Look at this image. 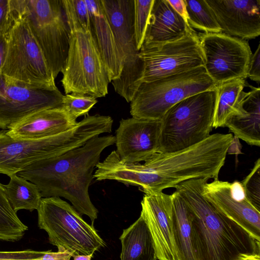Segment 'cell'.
Listing matches in <instances>:
<instances>
[{
	"label": "cell",
	"instance_id": "9c48e42d",
	"mask_svg": "<svg viewBox=\"0 0 260 260\" xmlns=\"http://www.w3.org/2000/svg\"><path fill=\"white\" fill-rule=\"evenodd\" d=\"M38 223L50 244L74 254H93L105 242L69 203L59 197L42 198L37 209Z\"/></svg>",
	"mask_w": 260,
	"mask_h": 260
},
{
	"label": "cell",
	"instance_id": "277c9868",
	"mask_svg": "<svg viewBox=\"0 0 260 260\" xmlns=\"http://www.w3.org/2000/svg\"><path fill=\"white\" fill-rule=\"evenodd\" d=\"M108 116H85L73 128L39 140L15 139L0 132V174H17L40 160L56 157L84 145L90 139L112 131Z\"/></svg>",
	"mask_w": 260,
	"mask_h": 260
},
{
	"label": "cell",
	"instance_id": "2e32d148",
	"mask_svg": "<svg viewBox=\"0 0 260 260\" xmlns=\"http://www.w3.org/2000/svg\"><path fill=\"white\" fill-rule=\"evenodd\" d=\"M160 120L122 119L116 131V152L126 163L145 161L158 153Z\"/></svg>",
	"mask_w": 260,
	"mask_h": 260
},
{
	"label": "cell",
	"instance_id": "484cf974",
	"mask_svg": "<svg viewBox=\"0 0 260 260\" xmlns=\"http://www.w3.org/2000/svg\"><path fill=\"white\" fill-rule=\"evenodd\" d=\"M10 178L9 182L5 186L8 200L14 211L17 213L22 209L37 210L42 197L37 186L17 174Z\"/></svg>",
	"mask_w": 260,
	"mask_h": 260
},
{
	"label": "cell",
	"instance_id": "4316f807",
	"mask_svg": "<svg viewBox=\"0 0 260 260\" xmlns=\"http://www.w3.org/2000/svg\"><path fill=\"white\" fill-rule=\"evenodd\" d=\"M28 230L12 208L5 186L0 182V240L15 242L20 240Z\"/></svg>",
	"mask_w": 260,
	"mask_h": 260
},
{
	"label": "cell",
	"instance_id": "52a82bcc",
	"mask_svg": "<svg viewBox=\"0 0 260 260\" xmlns=\"http://www.w3.org/2000/svg\"><path fill=\"white\" fill-rule=\"evenodd\" d=\"M26 20L54 79L69 50L70 29L61 0H10Z\"/></svg>",
	"mask_w": 260,
	"mask_h": 260
},
{
	"label": "cell",
	"instance_id": "74e56055",
	"mask_svg": "<svg viewBox=\"0 0 260 260\" xmlns=\"http://www.w3.org/2000/svg\"><path fill=\"white\" fill-rule=\"evenodd\" d=\"M7 51V41L5 34L0 35V73L4 63Z\"/></svg>",
	"mask_w": 260,
	"mask_h": 260
},
{
	"label": "cell",
	"instance_id": "44dd1931",
	"mask_svg": "<svg viewBox=\"0 0 260 260\" xmlns=\"http://www.w3.org/2000/svg\"><path fill=\"white\" fill-rule=\"evenodd\" d=\"M91 32L104 63L110 83L120 76L122 66L111 26L101 0H85Z\"/></svg>",
	"mask_w": 260,
	"mask_h": 260
},
{
	"label": "cell",
	"instance_id": "cb8c5ba5",
	"mask_svg": "<svg viewBox=\"0 0 260 260\" xmlns=\"http://www.w3.org/2000/svg\"><path fill=\"white\" fill-rule=\"evenodd\" d=\"M171 195L173 205L172 230L178 260H196L189 209L176 191Z\"/></svg>",
	"mask_w": 260,
	"mask_h": 260
},
{
	"label": "cell",
	"instance_id": "5b68a950",
	"mask_svg": "<svg viewBox=\"0 0 260 260\" xmlns=\"http://www.w3.org/2000/svg\"><path fill=\"white\" fill-rule=\"evenodd\" d=\"M61 1L70 29L69 50L60 81L64 93L105 97L110 81L91 30L78 22L69 0Z\"/></svg>",
	"mask_w": 260,
	"mask_h": 260
},
{
	"label": "cell",
	"instance_id": "ba28073f",
	"mask_svg": "<svg viewBox=\"0 0 260 260\" xmlns=\"http://www.w3.org/2000/svg\"><path fill=\"white\" fill-rule=\"evenodd\" d=\"M216 87L204 66L142 82L130 102L133 117L161 120L174 105L194 94Z\"/></svg>",
	"mask_w": 260,
	"mask_h": 260
},
{
	"label": "cell",
	"instance_id": "8fae6325",
	"mask_svg": "<svg viewBox=\"0 0 260 260\" xmlns=\"http://www.w3.org/2000/svg\"><path fill=\"white\" fill-rule=\"evenodd\" d=\"M13 20L5 34L7 51L1 73L24 83L56 86L55 79L25 19L11 5Z\"/></svg>",
	"mask_w": 260,
	"mask_h": 260
},
{
	"label": "cell",
	"instance_id": "f35d334b",
	"mask_svg": "<svg viewBox=\"0 0 260 260\" xmlns=\"http://www.w3.org/2000/svg\"><path fill=\"white\" fill-rule=\"evenodd\" d=\"M242 145L239 141V139L233 136L232 142L228 149L227 154H236L241 153Z\"/></svg>",
	"mask_w": 260,
	"mask_h": 260
},
{
	"label": "cell",
	"instance_id": "5bb4252c",
	"mask_svg": "<svg viewBox=\"0 0 260 260\" xmlns=\"http://www.w3.org/2000/svg\"><path fill=\"white\" fill-rule=\"evenodd\" d=\"M199 36L208 76L216 86L237 79H246L252 52L247 41L223 32Z\"/></svg>",
	"mask_w": 260,
	"mask_h": 260
},
{
	"label": "cell",
	"instance_id": "4dcf8cb0",
	"mask_svg": "<svg viewBox=\"0 0 260 260\" xmlns=\"http://www.w3.org/2000/svg\"><path fill=\"white\" fill-rule=\"evenodd\" d=\"M249 201L260 211V159L258 158L249 174L241 182Z\"/></svg>",
	"mask_w": 260,
	"mask_h": 260
},
{
	"label": "cell",
	"instance_id": "d6986e66",
	"mask_svg": "<svg viewBox=\"0 0 260 260\" xmlns=\"http://www.w3.org/2000/svg\"><path fill=\"white\" fill-rule=\"evenodd\" d=\"M62 106L34 113L11 126L6 134L15 139L39 140L62 133L77 123Z\"/></svg>",
	"mask_w": 260,
	"mask_h": 260
},
{
	"label": "cell",
	"instance_id": "7402d4cb",
	"mask_svg": "<svg viewBox=\"0 0 260 260\" xmlns=\"http://www.w3.org/2000/svg\"><path fill=\"white\" fill-rule=\"evenodd\" d=\"M251 90L240 94L242 115L233 116L226 122L234 136L252 146H260V88L249 86Z\"/></svg>",
	"mask_w": 260,
	"mask_h": 260
},
{
	"label": "cell",
	"instance_id": "d4e9b609",
	"mask_svg": "<svg viewBox=\"0 0 260 260\" xmlns=\"http://www.w3.org/2000/svg\"><path fill=\"white\" fill-rule=\"evenodd\" d=\"M246 85L245 79H237L216 86L217 96L213 128L225 127L226 122L235 113L240 94Z\"/></svg>",
	"mask_w": 260,
	"mask_h": 260
},
{
	"label": "cell",
	"instance_id": "f1b7e54d",
	"mask_svg": "<svg viewBox=\"0 0 260 260\" xmlns=\"http://www.w3.org/2000/svg\"><path fill=\"white\" fill-rule=\"evenodd\" d=\"M154 2V0H134V26L139 51L144 42Z\"/></svg>",
	"mask_w": 260,
	"mask_h": 260
},
{
	"label": "cell",
	"instance_id": "d590c367",
	"mask_svg": "<svg viewBox=\"0 0 260 260\" xmlns=\"http://www.w3.org/2000/svg\"><path fill=\"white\" fill-rule=\"evenodd\" d=\"M74 254L61 247H58L57 252L51 250L45 251L44 254L36 260H71Z\"/></svg>",
	"mask_w": 260,
	"mask_h": 260
},
{
	"label": "cell",
	"instance_id": "e0dca14e",
	"mask_svg": "<svg viewBox=\"0 0 260 260\" xmlns=\"http://www.w3.org/2000/svg\"><path fill=\"white\" fill-rule=\"evenodd\" d=\"M141 214L151 233L158 260H178L172 230V198L162 191H144Z\"/></svg>",
	"mask_w": 260,
	"mask_h": 260
},
{
	"label": "cell",
	"instance_id": "603a6c76",
	"mask_svg": "<svg viewBox=\"0 0 260 260\" xmlns=\"http://www.w3.org/2000/svg\"><path fill=\"white\" fill-rule=\"evenodd\" d=\"M120 260H158L154 242L141 215L120 236Z\"/></svg>",
	"mask_w": 260,
	"mask_h": 260
},
{
	"label": "cell",
	"instance_id": "3957f363",
	"mask_svg": "<svg viewBox=\"0 0 260 260\" xmlns=\"http://www.w3.org/2000/svg\"><path fill=\"white\" fill-rule=\"evenodd\" d=\"M208 180L192 179L175 187L191 213L196 260H244L260 254V242L203 196V186Z\"/></svg>",
	"mask_w": 260,
	"mask_h": 260
},
{
	"label": "cell",
	"instance_id": "1f68e13d",
	"mask_svg": "<svg viewBox=\"0 0 260 260\" xmlns=\"http://www.w3.org/2000/svg\"><path fill=\"white\" fill-rule=\"evenodd\" d=\"M45 251L26 249L21 251H0V260H36L40 258Z\"/></svg>",
	"mask_w": 260,
	"mask_h": 260
},
{
	"label": "cell",
	"instance_id": "7a4b0ae2",
	"mask_svg": "<svg viewBox=\"0 0 260 260\" xmlns=\"http://www.w3.org/2000/svg\"><path fill=\"white\" fill-rule=\"evenodd\" d=\"M115 142L113 135L94 137L62 155L36 161L17 175L35 184L42 198L68 200L93 225L98 210L90 198L89 187L103 151Z\"/></svg>",
	"mask_w": 260,
	"mask_h": 260
},
{
	"label": "cell",
	"instance_id": "83f0119b",
	"mask_svg": "<svg viewBox=\"0 0 260 260\" xmlns=\"http://www.w3.org/2000/svg\"><path fill=\"white\" fill-rule=\"evenodd\" d=\"M188 23L204 33L222 32L216 16L206 0H184Z\"/></svg>",
	"mask_w": 260,
	"mask_h": 260
},
{
	"label": "cell",
	"instance_id": "ffe728a7",
	"mask_svg": "<svg viewBox=\"0 0 260 260\" xmlns=\"http://www.w3.org/2000/svg\"><path fill=\"white\" fill-rule=\"evenodd\" d=\"M191 29L167 0H154L142 46L155 47L177 40Z\"/></svg>",
	"mask_w": 260,
	"mask_h": 260
},
{
	"label": "cell",
	"instance_id": "d6a6232c",
	"mask_svg": "<svg viewBox=\"0 0 260 260\" xmlns=\"http://www.w3.org/2000/svg\"><path fill=\"white\" fill-rule=\"evenodd\" d=\"M75 16L84 27L90 29L89 11L85 0H69Z\"/></svg>",
	"mask_w": 260,
	"mask_h": 260
},
{
	"label": "cell",
	"instance_id": "ab89813d",
	"mask_svg": "<svg viewBox=\"0 0 260 260\" xmlns=\"http://www.w3.org/2000/svg\"><path fill=\"white\" fill-rule=\"evenodd\" d=\"M93 254H74L73 260H91Z\"/></svg>",
	"mask_w": 260,
	"mask_h": 260
},
{
	"label": "cell",
	"instance_id": "6da1fadb",
	"mask_svg": "<svg viewBox=\"0 0 260 260\" xmlns=\"http://www.w3.org/2000/svg\"><path fill=\"white\" fill-rule=\"evenodd\" d=\"M232 133H215L186 149L156 153L144 163L118 160L114 169L116 181L139 186L143 192L162 191L192 179H218L224 166Z\"/></svg>",
	"mask_w": 260,
	"mask_h": 260
},
{
	"label": "cell",
	"instance_id": "ac0fdd59",
	"mask_svg": "<svg viewBox=\"0 0 260 260\" xmlns=\"http://www.w3.org/2000/svg\"><path fill=\"white\" fill-rule=\"evenodd\" d=\"M222 32L243 40L260 35V0H206Z\"/></svg>",
	"mask_w": 260,
	"mask_h": 260
},
{
	"label": "cell",
	"instance_id": "8d00e7d4",
	"mask_svg": "<svg viewBox=\"0 0 260 260\" xmlns=\"http://www.w3.org/2000/svg\"><path fill=\"white\" fill-rule=\"evenodd\" d=\"M174 10L188 23V14L184 0H167Z\"/></svg>",
	"mask_w": 260,
	"mask_h": 260
},
{
	"label": "cell",
	"instance_id": "7c38bea8",
	"mask_svg": "<svg viewBox=\"0 0 260 260\" xmlns=\"http://www.w3.org/2000/svg\"><path fill=\"white\" fill-rule=\"evenodd\" d=\"M138 56L143 64L140 84L197 69L205 62L199 36L193 28L177 40L142 46Z\"/></svg>",
	"mask_w": 260,
	"mask_h": 260
},
{
	"label": "cell",
	"instance_id": "30bf717a",
	"mask_svg": "<svg viewBox=\"0 0 260 260\" xmlns=\"http://www.w3.org/2000/svg\"><path fill=\"white\" fill-rule=\"evenodd\" d=\"M114 36L122 66L120 77L112 81L115 91L130 103L143 72L135 37L134 0H101Z\"/></svg>",
	"mask_w": 260,
	"mask_h": 260
},
{
	"label": "cell",
	"instance_id": "9a60e30c",
	"mask_svg": "<svg viewBox=\"0 0 260 260\" xmlns=\"http://www.w3.org/2000/svg\"><path fill=\"white\" fill-rule=\"evenodd\" d=\"M202 195L217 211L260 242V211L248 200L241 182L213 180L203 186Z\"/></svg>",
	"mask_w": 260,
	"mask_h": 260
},
{
	"label": "cell",
	"instance_id": "f546056e",
	"mask_svg": "<svg viewBox=\"0 0 260 260\" xmlns=\"http://www.w3.org/2000/svg\"><path fill=\"white\" fill-rule=\"evenodd\" d=\"M98 103L96 98L86 94L72 93L63 96L62 107L74 118L87 115Z\"/></svg>",
	"mask_w": 260,
	"mask_h": 260
},
{
	"label": "cell",
	"instance_id": "836d02e7",
	"mask_svg": "<svg viewBox=\"0 0 260 260\" xmlns=\"http://www.w3.org/2000/svg\"><path fill=\"white\" fill-rule=\"evenodd\" d=\"M12 20L10 0H0V35L7 32Z\"/></svg>",
	"mask_w": 260,
	"mask_h": 260
},
{
	"label": "cell",
	"instance_id": "4fadbf2b",
	"mask_svg": "<svg viewBox=\"0 0 260 260\" xmlns=\"http://www.w3.org/2000/svg\"><path fill=\"white\" fill-rule=\"evenodd\" d=\"M63 96L56 86L26 83L0 73V128L8 129L34 113L62 106Z\"/></svg>",
	"mask_w": 260,
	"mask_h": 260
},
{
	"label": "cell",
	"instance_id": "8992f818",
	"mask_svg": "<svg viewBox=\"0 0 260 260\" xmlns=\"http://www.w3.org/2000/svg\"><path fill=\"white\" fill-rule=\"evenodd\" d=\"M216 87L187 97L161 118L158 153L181 150L204 140L213 128Z\"/></svg>",
	"mask_w": 260,
	"mask_h": 260
},
{
	"label": "cell",
	"instance_id": "e575fe53",
	"mask_svg": "<svg viewBox=\"0 0 260 260\" xmlns=\"http://www.w3.org/2000/svg\"><path fill=\"white\" fill-rule=\"evenodd\" d=\"M247 78L259 83L260 81V44L252 54Z\"/></svg>",
	"mask_w": 260,
	"mask_h": 260
}]
</instances>
